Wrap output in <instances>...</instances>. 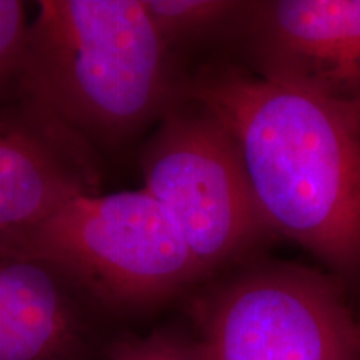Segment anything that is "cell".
Masks as SVG:
<instances>
[{"label": "cell", "instance_id": "5b68a950", "mask_svg": "<svg viewBox=\"0 0 360 360\" xmlns=\"http://www.w3.org/2000/svg\"><path fill=\"white\" fill-rule=\"evenodd\" d=\"M209 360H360V322L332 278L269 265L193 300Z\"/></svg>", "mask_w": 360, "mask_h": 360}, {"label": "cell", "instance_id": "9c48e42d", "mask_svg": "<svg viewBox=\"0 0 360 360\" xmlns=\"http://www.w3.org/2000/svg\"><path fill=\"white\" fill-rule=\"evenodd\" d=\"M143 6L174 53L247 22L254 8L237 0H143Z\"/></svg>", "mask_w": 360, "mask_h": 360}, {"label": "cell", "instance_id": "3957f363", "mask_svg": "<svg viewBox=\"0 0 360 360\" xmlns=\"http://www.w3.org/2000/svg\"><path fill=\"white\" fill-rule=\"evenodd\" d=\"M6 232L57 264L105 315L155 307L204 281L174 217L143 188L74 197Z\"/></svg>", "mask_w": 360, "mask_h": 360}, {"label": "cell", "instance_id": "8fae6325", "mask_svg": "<svg viewBox=\"0 0 360 360\" xmlns=\"http://www.w3.org/2000/svg\"><path fill=\"white\" fill-rule=\"evenodd\" d=\"M29 24L24 2L0 0V92L15 90Z\"/></svg>", "mask_w": 360, "mask_h": 360}, {"label": "cell", "instance_id": "30bf717a", "mask_svg": "<svg viewBox=\"0 0 360 360\" xmlns=\"http://www.w3.org/2000/svg\"><path fill=\"white\" fill-rule=\"evenodd\" d=\"M103 360H209L197 332L159 327L147 335L110 337Z\"/></svg>", "mask_w": 360, "mask_h": 360}, {"label": "cell", "instance_id": "277c9868", "mask_svg": "<svg viewBox=\"0 0 360 360\" xmlns=\"http://www.w3.org/2000/svg\"><path fill=\"white\" fill-rule=\"evenodd\" d=\"M143 191L172 215L204 278L274 233L260 212L231 135L184 98L141 150Z\"/></svg>", "mask_w": 360, "mask_h": 360}, {"label": "cell", "instance_id": "ba28073f", "mask_svg": "<svg viewBox=\"0 0 360 360\" xmlns=\"http://www.w3.org/2000/svg\"><path fill=\"white\" fill-rule=\"evenodd\" d=\"M103 160L69 130L0 92V231L27 227L67 200L102 192Z\"/></svg>", "mask_w": 360, "mask_h": 360}, {"label": "cell", "instance_id": "6da1fadb", "mask_svg": "<svg viewBox=\"0 0 360 360\" xmlns=\"http://www.w3.org/2000/svg\"><path fill=\"white\" fill-rule=\"evenodd\" d=\"M184 98L231 135L260 212L332 270L360 274V102L205 64Z\"/></svg>", "mask_w": 360, "mask_h": 360}, {"label": "cell", "instance_id": "7a4b0ae2", "mask_svg": "<svg viewBox=\"0 0 360 360\" xmlns=\"http://www.w3.org/2000/svg\"><path fill=\"white\" fill-rule=\"evenodd\" d=\"M143 0H42L17 94L103 160L155 127L186 96Z\"/></svg>", "mask_w": 360, "mask_h": 360}, {"label": "cell", "instance_id": "52a82bcc", "mask_svg": "<svg viewBox=\"0 0 360 360\" xmlns=\"http://www.w3.org/2000/svg\"><path fill=\"white\" fill-rule=\"evenodd\" d=\"M247 25L259 75L360 102V0L254 4Z\"/></svg>", "mask_w": 360, "mask_h": 360}, {"label": "cell", "instance_id": "8992f818", "mask_svg": "<svg viewBox=\"0 0 360 360\" xmlns=\"http://www.w3.org/2000/svg\"><path fill=\"white\" fill-rule=\"evenodd\" d=\"M103 319L57 264L0 231V360H103Z\"/></svg>", "mask_w": 360, "mask_h": 360}]
</instances>
